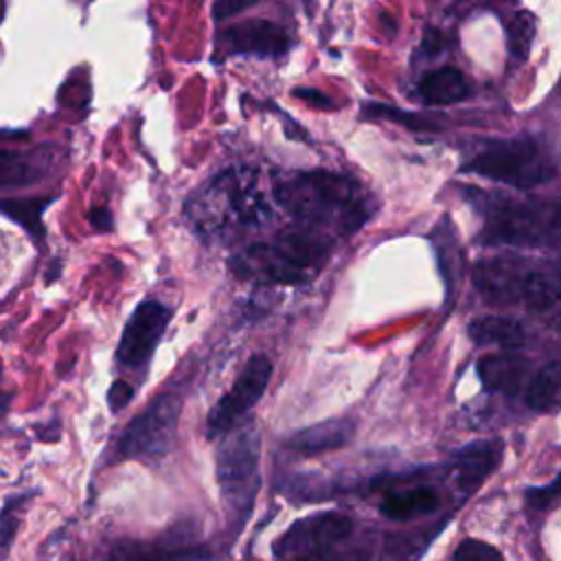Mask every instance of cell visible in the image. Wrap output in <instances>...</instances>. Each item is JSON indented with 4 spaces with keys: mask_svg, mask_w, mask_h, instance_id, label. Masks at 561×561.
<instances>
[{
    "mask_svg": "<svg viewBox=\"0 0 561 561\" xmlns=\"http://www.w3.org/2000/svg\"><path fill=\"white\" fill-rule=\"evenodd\" d=\"M528 267L517 259H486L473 267V283L480 296L491 305H513L522 300Z\"/></svg>",
    "mask_w": 561,
    "mask_h": 561,
    "instance_id": "8fae6325",
    "label": "cell"
},
{
    "mask_svg": "<svg viewBox=\"0 0 561 561\" xmlns=\"http://www.w3.org/2000/svg\"><path fill=\"white\" fill-rule=\"evenodd\" d=\"M298 561H355V559L348 552L337 554V552H331V548H329V550H322L318 554H311V557H305V559H298Z\"/></svg>",
    "mask_w": 561,
    "mask_h": 561,
    "instance_id": "d6a6232c",
    "label": "cell"
},
{
    "mask_svg": "<svg viewBox=\"0 0 561 561\" xmlns=\"http://www.w3.org/2000/svg\"><path fill=\"white\" fill-rule=\"evenodd\" d=\"M353 522L346 515L333 511L300 517L274 541V554L278 559L291 561L318 554L348 537Z\"/></svg>",
    "mask_w": 561,
    "mask_h": 561,
    "instance_id": "9c48e42d",
    "label": "cell"
},
{
    "mask_svg": "<svg viewBox=\"0 0 561 561\" xmlns=\"http://www.w3.org/2000/svg\"><path fill=\"white\" fill-rule=\"evenodd\" d=\"M261 0H215V7H213V15L217 20H224V18H232L254 4H259Z\"/></svg>",
    "mask_w": 561,
    "mask_h": 561,
    "instance_id": "f1b7e54d",
    "label": "cell"
},
{
    "mask_svg": "<svg viewBox=\"0 0 561 561\" xmlns=\"http://www.w3.org/2000/svg\"><path fill=\"white\" fill-rule=\"evenodd\" d=\"M270 377L272 362L265 355H252L241 368L230 390L213 405L206 421L208 436H224L228 430H232L245 416V412L261 399L270 383Z\"/></svg>",
    "mask_w": 561,
    "mask_h": 561,
    "instance_id": "ba28073f",
    "label": "cell"
},
{
    "mask_svg": "<svg viewBox=\"0 0 561 561\" xmlns=\"http://www.w3.org/2000/svg\"><path fill=\"white\" fill-rule=\"evenodd\" d=\"M274 202L313 228L355 232L373 215V202L355 180L333 171L287 173L274 180Z\"/></svg>",
    "mask_w": 561,
    "mask_h": 561,
    "instance_id": "6da1fadb",
    "label": "cell"
},
{
    "mask_svg": "<svg viewBox=\"0 0 561 561\" xmlns=\"http://www.w3.org/2000/svg\"><path fill=\"white\" fill-rule=\"evenodd\" d=\"M202 548H149V546H121L114 550L112 561H204Z\"/></svg>",
    "mask_w": 561,
    "mask_h": 561,
    "instance_id": "7402d4cb",
    "label": "cell"
},
{
    "mask_svg": "<svg viewBox=\"0 0 561 561\" xmlns=\"http://www.w3.org/2000/svg\"><path fill=\"white\" fill-rule=\"evenodd\" d=\"M438 504H440V497L434 489L416 486L399 493H388L379 504V511L390 519H410V517L432 515L438 508Z\"/></svg>",
    "mask_w": 561,
    "mask_h": 561,
    "instance_id": "ac0fdd59",
    "label": "cell"
},
{
    "mask_svg": "<svg viewBox=\"0 0 561 561\" xmlns=\"http://www.w3.org/2000/svg\"><path fill=\"white\" fill-rule=\"evenodd\" d=\"M224 50L256 57H276L289 48L287 33L270 20H248L226 28L219 37Z\"/></svg>",
    "mask_w": 561,
    "mask_h": 561,
    "instance_id": "7c38bea8",
    "label": "cell"
},
{
    "mask_svg": "<svg viewBox=\"0 0 561 561\" xmlns=\"http://www.w3.org/2000/svg\"><path fill=\"white\" fill-rule=\"evenodd\" d=\"M131 397H134V388L127 381L116 379L107 390V405L112 412H121L131 401Z\"/></svg>",
    "mask_w": 561,
    "mask_h": 561,
    "instance_id": "83f0119b",
    "label": "cell"
},
{
    "mask_svg": "<svg viewBox=\"0 0 561 561\" xmlns=\"http://www.w3.org/2000/svg\"><path fill=\"white\" fill-rule=\"evenodd\" d=\"M331 243L316 230H294L270 243H254L232 259V270L241 278L265 283L300 285L311 280L329 256Z\"/></svg>",
    "mask_w": 561,
    "mask_h": 561,
    "instance_id": "3957f363",
    "label": "cell"
},
{
    "mask_svg": "<svg viewBox=\"0 0 561 561\" xmlns=\"http://www.w3.org/2000/svg\"><path fill=\"white\" fill-rule=\"evenodd\" d=\"M419 96L430 105H451L469 96V83L460 70L443 66L419 81Z\"/></svg>",
    "mask_w": 561,
    "mask_h": 561,
    "instance_id": "e0dca14e",
    "label": "cell"
},
{
    "mask_svg": "<svg viewBox=\"0 0 561 561\" xmlns=\"http://www.w3.org/2000/svg\"><path fill=\"white\" fill-rule=\"evenodd\" d=\"M362 114H364V118H383V121H390L394 125L408 127L412 131H438L440 129L438 125H434L425 116L403 112V110H399L394 105H386V103H368Z\"/></svg>",
    "mask_w": 561,
    "mask_h": 561,
    "instance_id": "cb8c5ba5",
    "label": "cell"
},
{
    "mask_svg": "<svg viewBox=\"0 0 561 561\" xmlns=\"http://www.w3.org/2000/svg\"><path fill=\"white\" fill-rule=\"evenodd\" d=\"M0 370H2V368H0Z\"/></svg>",
    "mask_w": 561,
    "mask_h": 561,
    "instance_id": "836d02e7",
    "label": "cell"
},
{
    "mask_svg": "<svg viewBox=\"0 0 561 561\" xmlns=\"http://www.w3.org/2000/svg\"><path fill=\"white\" fill-rule=\"evenodd\" d=\"M53 202V197H28V199H13L4 197L0 199V213L18 221L22 228H26L33 237L42 239L44 226H42V213Z\"/></svg>",
    "mask_w": 561,
    "mask_h": 561,
    "instance_id": "44dd1931",
    "label": "cell"
},
{
    "mask_svg": "<svg viewBox=\"0 0 561 561\" xmlns=\"http://www.w3.org/2000/svg\"><path fill=\"white\" fill-rule=\"evenodd\" d=\"M24 497H11L2 511H0V548H9L15 539L18 533V524H20V515H22V506H24Z\"/></svg>",
    "mask_w": 561,
    "mask_h": 561,
    "instance_id": "484cf974",
    "label": "cell"
},
{
    "mask_svg": "<svg viewBox=\"0 0 561 561\" xmlns=\"http://www.w3.org/2000/svg\"><path fill=\"white\" fill-rule=\"evenodd\" d=\"M469 337L478 346H502V348H517L526 342L524 327L504 316H482L469 322L467 329Z\"/></svg>",
    "mask_w": 561,
    "mask_h": 561,
    "instance_id": "2e32d148",
    "label": "cell"
},
{
    "mask_svg": "<svg viewBox=\"0 0 561 561\" xmlns=\"http://www.w3.org/2000/svg\"><path fill=\"white\" fill-rule=\"evenodd\" d=\"M454 561H504V557L495 546L469 537L458 543Z\"/></svg>",
    "mask_w": 561,
    "mask_h": 561,
    "instance_id": "4316f807",
    "label": "cell"
},
{
    "mask_svg": "<svg viewBox=\"0 0 561 561\" xmlns=\"http://www.w3.org/2000/svg\"><path fill=\"white\" fill-rule=\"evenodd\" d=\"M353 436V423L348 419H329L318 425L296 432L287 445L300 454H320L342 447Z\"/></svg>",
    "mask_w": 561,
    "mask_h": 561,
    "instance_id": "9a60e30c",
    "label": "cell"
},
{
    "mask_svg": "<svg viewBox=\"0 0 561 561\" xmlns=\"http://www.w3.org/2000/svg\"><path fill=\"white\" fill-rule=\"evenodd\" d=\"M44 158L26 156L18 151H0V188L4 186H26L39 180L46 171Z\"/></svg>",
    "mask_w": 561,
    "mask_h": 561,
    "instance_id": "ffe728a7",
    "label": "cell"
},
{
    "mask_svg": "<svg viewBox=\"0 0 561 561\" xmlns=\"http://www.w3.org/2000/svg\"><path fill=\"white\" fill-rule=\"evenodd\" d=\"M528 370V359L511 351L486 355L478 362V375L486 392L517 394V390L526 383Z\"/></svg>",
    "mask_w": 561,
    "mask_h": 561,
    "instance_id": "5bb4252c",
    "label": "cell"
},
{
    "mask_svg": "<svg viewBox=\"0 0 561 561\" xmlns=\"http://www.w3.org/2000/svg\"><path fill=\"white\" fill-rule=\"evenodd\" d=\"M495 462H497V447H491L489 443L471 445V447L462 449L460 462H458L460 482L478 484V480H482L493 469Z\"/></svg>",
    "mask_w": 561,
    "mask_h": 561,
    "instance_id": "603a6c76",
    "label": "cell"
},
{
    "mask_svg": "<svg viewBox=\"0 0 561 561\" xmlns=\"http://www.w3.org/2000/svg\"><path fill=\"white\" fill-rule=\"evenodd\" d=\"M462 171L508 186L533 188L554 178L557 162L552 153L533 138H506L484 145Z\"/></svg>",
    "mask_w": 561,
    "mask_h": 561,
    "instance_id": "5b68a950",
    "label": "cell"
},
{
    "mask_svg": "<svg viewBox=\"0 0 561 561\" xmlns=\"http://www.w3.org/2000/svg\"><path fill=\"white\" fill-rule=\"evenodd\" d=\"M480 239L489 245L515 248L561 243V197L497 199L489 204Z\"/></svg>",
    "mask_w": 561,
    "mask_h": 561,
    "instance_id": "277c9868",
    "label": "cell"
},
{
    "mask_svg": "<svg viewBox=\"0 0 561 561\" xmlns=\"http://www.w3.org/2000/svg\"><path fill=\"white\" fill-rule=\"evenodd\" d=\"M184 215L204 239H230L267 224L272 206L254 169L230 167L188 197Z\"/></svg>",
    "mask_w": 561,
    "mask_h": 561,
    "instance_id": "7a4b0ae2",
    "label": "cell"
},
{
    "mask_svg": "<svg viewBox=\"0 0 561 561\" xmlns=\"http://www.w3.org/2000/svg\"><path fill=\"white\" fill-rule=\"evenodd\" d=\"M261 436L254 423L234 425L224 434L217 449V482L224 500L241 508L256 491Z\"/></svg>",
    "mask_w": 561,
    "mask_h": 561,
    "instance_id": "8992f818",
    "label": "cell"
},
{
    "mask_svg": "<svg viewBox=\"0 0 561 561\" xmlns=\"http://www.w3.org/2000/svg\"><path fill=\"white\" fill-rule=\"evenodd\" d=\"M182 399L164 392L153 399L145 412L134 416L118 438V454L123 458H160L164 456L178 434Z\"/></svg>",
    "mask_w": 561,
    "mask_h": 561,
    "instance_id": "52a82bcc",
    "label": "cell"
},
{
    "mask_svg": "<svg viewBox=\"0 0 561 561\" xmlns=\"http://www.w3.org/2000/svg\"><path fill=\"white\" fill-rule=\"evenodd\" d=\"M559 493H561V471L557 473V478H554L550 484L539 486V489H533V491L528 493V500H530L533 506H546V504H550L552 497L559 495Z\"/></svg>",
    "mask_w": 561,
    "mask_h": 561,
    "instance_id": "f546056e",
    "label": "cell"
},
{
    "mask_svg": "<svg viewBox=\"0 0 561 561\" xmlns=\"http://www.w3.org/2000/svg\"><path fill=\"white\" fill-rule=\"evenodd\" d=\"M519 302H524L546 327L561 333V278L530 270Z\"/></svg>",
    "mask_w": 561,
    "mask_h": 561,
    "instance_id": "4fadbf2b",
    "label": "cell"
},
{
    "mask_svg": "<svg viewBox=\"0 0 561 561\" xmlns=\"http://www.w3.org/2000/svg\"><path fill=\"white\" fill-rule=\"evenodd\" d=\"M533 35H535V20L530 13H519L513 18V24L508 26V42H511V50L513 55L526 57L530 44H533Z\"/></svg>",
    "mask_w": 561,
    "mask_h": 561,
    "instance_id": "d4e9b609",
    "label": "cell"
},
{
    "mask_svg": "<svg viewBox=\"0 0 561 561\" xmlns=\"http://www.w3.org/2000/svg\"><path fill=\"white\" fill-rule=\"evenodd\" d=\"M526 403L537 412L561 408V362H552L533 375L526 388Z\"/></svg>",
    "mask_w": 561,
    "mask_h": 561,
    "instance_id": "d6986e66",
    "label": "cell"
},
{
    "mask_svg": "<svg viewBox=\"0 0 561 561\" xmlns=\"http://www.w3.org/2000/svg\"><path fill=\"white\" fill-rule=\"evenodd\" d=\"M294 94H296L298 99L307 101V103H316L318 107H329V105H331L329 96H324L322 92H318V90H313V88H298V90H294Z\"/></svg>",
    "mask_w": 561,
    "mask_h": 561,
    "instance_id": "4dcf8cb0",
    "label": "cell"
},
{
    "mask_svg": "<svg viewBox=\"0 0 561 561\" xmlns=\"http://www.w3.org/2000/svg\"><path fill=\"white\" fill-rule=\"evenodd\" d=\"M88 221L99 230H110L112 228V215H110L107 208H92L88 213Z\"/></svg>",
    "mask_w": 561,
    "mask_h": 561,
    "instance_id": "1f68e13d",
    "label": "cell"
},
{
    "mask_svg": "<svg viewBox=\"0 0 561 561\" xmlns=\"http://www.w3.org/2000/svg\"><path fill=\"white\" fill-rule=\"evenodd\" d=\"M171 320V309L158 300L140 302L129 316L116 348V359L125 366L147 364L153 355L167 324Z\"/></svg>",
    "mask_w": 561,
    "mask_h": 561,
    "instance_id": "30bf717a",
    "label": "cell"
}]
</instances>
